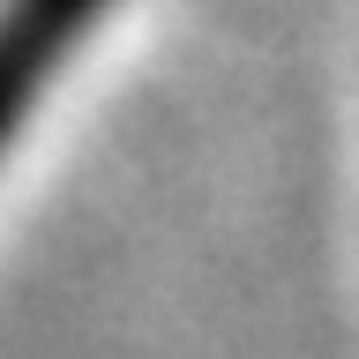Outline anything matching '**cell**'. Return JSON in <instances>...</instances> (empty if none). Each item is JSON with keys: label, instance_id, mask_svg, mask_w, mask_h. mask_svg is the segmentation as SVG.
I'll return each instance as SVG.
<instances>
[{"label": "cell", "instance_id": "cell-1", "mask_svg": "<svg viewBox=\"0 0 359 359\" xmlns=\"http://www.w3.org/2000/svg\"><path fill=\"white\" fill-rule=\"evenodd\" d=\"M112 0H0V157Z\"/></svg>", "mask_w": 359, "mask_h": 359}]
</instances>
